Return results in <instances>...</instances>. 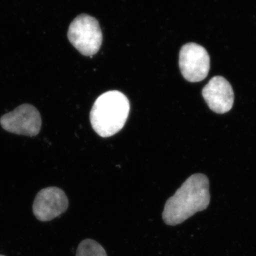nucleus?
<instances>
[{"instance_id":"f257e3e1","label":"nucleus","mask_w":256,"mask_h":256,"mask_svg":"<svg viewBox=\"0 0 256 256\" xmlns=\"http://www.w3.org/2000/svg\"><path fill=\"white\" fill-rule=\"evenodd\" d=\"M210 200L208 178L203 174L192 175L165 203L163 220L172 226L182 224L197 212L206 210Z\"/></svg>"},{"instance_id":"f03ea898","label":"nucleus","mask_w":256,"mask_h":256,"mask_svg":"<svg viewBox=\"0 0 256 256\" xmlns=\"http://www.w3.org/2000/svg\"><path fill=\"white\" fill-rule=\"evenodd\" d=\"M130 109L129 100L122 92L110 90L102 94L90 111L92 129L100 137L114 136L124 127Z\"/></svg>"},{"instance_id":"7ed1b4c3","label":"nucleus","mask_w":256,"mask_h":256,"mask_svg":"<svg viewBox=\"0 0 256 256\" xmlns=\"http://www.w3.org/2000/svg\"><path fill=\"white\" fill-rule=\"evenodd\" d=\"M69 42L82 54L92 56L100 50L102 31L98 22L90 15L82 14L74 18L68 31Z\"/></svg>"},{"instance_id":"20e7f679","label":"nucleus","mask_w":256,"mask_h":256,"mask_svg":"<svg viewBox=\"0 0 256 256\" xmlns=\"http://www.w3.org/2000/svg\"><path fill=\"white\" fill-rule=\"evenodd\" d=\"M178 65L184 78L188 82H202L210 72V55L201 45L188 43L180 50Z\"/></svg>"},{"instance_id":"39448f33","label":"nucleus","mask_w":256,"mask_h":256,"mask_svg":"<svg viewBox=\"0 0 256 256\" xmlns=\"http://www.w3.org/2000/svg\"><path fill=\"white\" fill-rule=\"evenodd\" d=\"M2 128L8 132L34 137L40 132L42 118L34 106L25 104L0 118Z\"/></svg>"},{"instance_id":"423d86ee","label":"nucleus","mask_w":256,"mask_h":256,"mask_svg":"<svg viewBox=\"0 0 256 256\" xmlns=\"http://www.w3.org/2000/svg\"><path fill=\"white\" fill-rule=\"evenodd\" d=\"M68 207V200L63 190L56 186L43 188L37 194L33 213L40 222H50L60 216Z\"/></svg>"},{"instance_id":"0eeeda50","label":"nucleus","mask_w":256,"mask_h":256,"mask_svg":"<svg viewBox=\"0 0 256 256\" xmlns=\"http://www.w3.org/2000/svg\"><path fill=\"white\" fill-rule=\"evenodd\" d=\"M202 96L210 108L223 114L232 110L234 94L230 82L224 77H213L202 90Z\"/></svg>"},{"instance_id":"6e6552de","label":"nucleus","mask_w":256,"mask_h":256,"mask_svg":"<svg viewBox=\"0 0 256 256\" xmlns=\"http://www.w3.org/2000/svg\"><path fill=\"white\" fill-rule=\"evenodd\" d=\"M76 256H108L104 247L92 239H85L79 244Z\"/></svg>"},{"instance_id":"1a4fd4ad","label":"nucleus","mask_w":256,"mask_h":256,"mask_svg":"<svg viewBox=\"0 0 256 256\" xmlns=\"http://www.w3.org/2000/svg\"><path fill=\"white\" fill-rule=\"evenodd\" d=\"M0 256H2V255H0Z\"/></svg>"}]
</instances>
